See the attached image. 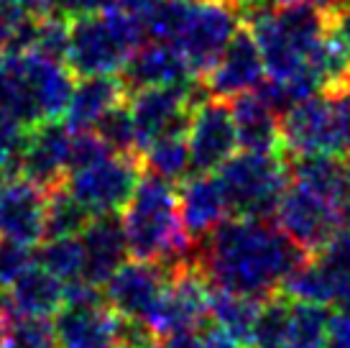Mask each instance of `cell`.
<instances>
[{
  "instance_id": "obj_1",
  "label": "cell",
  "mask_w": 350,
  "mask_h": 348,
  "mask_svg": "<svg viewBox=\"0 0 350 348\" xmlns=\"http://www.w3.org/2000/svg\"><path fill=\"white\" fill-rule=\"evenodd\" d=\"M304 256L276 223L251 218H228L197 243V261L213 287L258 300L282 290Z\"/></svg>"
},
{
  "instance_id": "obj_2",
  "label": "cell",
  "mask_w": 350,
  "mask_h": 348,
  "mask_svg": "<svg viewBox=\"0 0 350 348\" xmlns=\"http://www.w3.org/2000/svg\"><path fill=\"white\" fill-rule=\"evenodd\" d=\"M128 253L138 261L176 264L195 256L197 243L187 233L174 184L144 172L133 197L120 210Z\"/></svg>"
},
{
  "instance_id": "obj_3",
  "label": "cell",
  "mask_w": 350,
  "mask_h": 348,
  "mask_svg": "<svg viewBox=\"0 0 350 348\" xmlns=\"http://www.w3.org/2000/svg\"><path fill=\"white\" fill-rule=\"evenodd\" d=\"M146 23L138 13L126 8H103L72 18L69 51L64 64L75 77L116 75L123 72L136 49L144 47Z\"/></svg>"
},
{
  "instance_id": "obj_4",
  "label": "cell",
  "mask_w": 350,
  "mask_h": 348,
  "mask_svg": "<svg viewBox=\"0 0 350 348\" xmlns=\"http://www.w3.org/2000/svg\"><path fill=\"white\" fill-rule=\"evenodd\" d=\"M217 179L233 218L273 221L286 187L292 184L289 156L243 151L220 166Z\"/></svg>"
},
{
  "instance_id": "obj_5",
  "label": "cell",
  "mask_w": 350,
  "mask_h": 348,
  "mask_svg": "<svg viewBox=\"0 0 350 348\" xmlns=\"http://www.w3.org/2000/svg\"><path fill=\"white\" fill-rule=\"evenodd\" d=\"M282 138L286 156L350 151V90L317 92L282 116Z\"/></svg>"
},
{
  "instance_id": "obj_6",
  "label": "cell",
  "mask_w": 350,
  "mask_h": 348,
  "mask_svg": "<svg viewBox=\"0 0 350 348\" xmlns=\"http://www.w3.org/2000/svg\"><path fill=\"white\" fill-rule=\"evenodd\" d=\"M243 23L238 18V10L223 0H200L189 5L185 29L179 34L174 47L189 62L197 77H204L223 57L228 44L233 41Z\"/></svg>"
},
{
  "instance_id": "obj_7",
  "label": "cell",
  "mask_w": 350,
  "mask_h": 348,
  "mask_svg": "<svg viewBox=\"0 0 350 348\" xmlns=\"http://www.w3.org/2000/svg\"><path fill=\"white\" fill-rule=\"evenodd\" d=\"M141 177H144L141 156L113 154L88 169L67 174L64 184L90 213L100 215L120 213L136 192Z\"/></svg>"
},
{
  "instance_id": "obj_8",
  "label": "cell",
  "mask_w": 350,
  "mask_h": 348,
  "mask_svg": "<svg viewBox=\"0 0 350 348\" xmlns=\"http://www.w3.org/2000/svg\"><path fill=\"white\" fill-rule=\"evenodd\" d=\"M273 223L294 246H299L304 253H314L332 233L345 225V215L325 197L292 182L273 213Z\"/></svg>"
},
{
  "instance_id": "obj_9",
  "label": "cell",
  "mask_w": 350,
  "mask_h": 348,
  "mask_svg": "<svg viewBox=\"0 0 350 348\" xmlns=\"http://www.w3.org/2000/svg\"><path fill=\"white\" fill-rule=\"evenodd\" d=\"M189 154H192V174H213L233 159L238 141L233 108L228 100L207 97L192 110L189 128H187Z\"/></svg>"
},
{
  "instance_id": "obj_10",
  "label": "cell",
  "mask_w": 350,
  "mask_h": 348,
  "mask_svg": "<svg viewBox=\"0 0 350 348\" xmlns=\"http://www.w3.org/2000/svg\"><path fill=\"white\" fill-rule=\"evenodd\" d=\"M69 144H72V128L62 118L41 121L39 126L29 128L23 151L18 156L16 177H26L46 192L64 184Z\"/></svg>"
},
{
  "instance_id": "obj_11",
  "label": "cell",
  "mask_w": 350,
  "mask_h": 348,
  "mask_svg": "<svg viewBox=\"0 0 350 348\" xmlns=\"http://www.w3.org/2000/svg\"><path fill=\"white\" fill-rule=\"evenodd\" d=\"M263 75H266V64H263L258 41L248 26H241L233 41L223 51V57L217 59V64L200 79L204 82L210 97L233 100L243 92L258 90Z\"/></svg>"
},
{
  "instance_id": "obj_12",
  "label": "cell",
  "mask_w": 350,
  "mask_h": 348,
  "mask_svg": "<svg viewBox=\"0 0 350 348\" xmlns=\"http://www.w3.org/2000/svg\"><path fill=\"white\" fill-rule=\"evenodd\" d=\"M169 274L161 264L154 261H126L120 269L110 277L105 287L107 305L116 310L120 318H146L148 310L166 290Z\"/></svg>"
},
{
  "instance_id": "obj_13",
  "label": "cell",
  "mask_w": 350,
  "mask_h": 348,
  "mask_svg": "<svg viewBox=\"0 0 350 348\" xmlns=\"http://www.w3.org/2000/svg\"><path fill=\"white\" fill-rule=\"evenodd\" d=\"M46 190L26 177H8L0 190V236L26 246L44 241Z\"/></svg>"
},
{
  "instance_id": "obj_14",
  "label": "cell",
  "mask_w": 350,
  "mask_h": 348,
  "mask_svg": "<svg viewBox=\"0 0 350 348\" xmlns=\"http://www.w3.org/2000/svg\"><path fill=\"white\" fill-rule=\"evenodd\" d=\"M123 318L107 302L64 305L54 318L59 348H113L120 340Z\"/></svg>"
},
{
  "instance_id": "obj_15",
  "label": "cell",
  "mask_w": 350,
  "mask_h": 348,
  "mask_svg": "<svg viewBox=\"0 0 350 348\" xmlns=\"http://www.w3.org/2000/svg\"><path fill=\"white\" fill-rule=\"evenodd\" d=\"M79 241L85 249V279L98 287H105L110 277L126 264V256H131L120 213L95 215Z\"/></svg>"
},
{
  "instance_id": "obj_16",
  "label": "cell",
  "mask_w": 350,
  "mask_h": 348,
  "mask_svg": "<svg viewBox=\"0 0 350 348\" xmlns=\"http://www.w3.org/2000/svg\"><path fill=\"white\" fill-rule=\"evenodd\" d=\"M197 75L192 72L187 57L166 41H151L133 51L123 67V82L128 95L148 87H166V85H185Z\"/></svg>"
},
{
  "instance_id": "obj_17",
  "label": "cell",
  "mask_w": 350,
  "mask_h": 348,
  "mask_svg": "<svg viewBox=\"0 0 350 348\" xmlns=\"http://www.w3.org/2000/svg\"><path fill=\"white\" fill-rule=\"evenodd\" d=\"M176 195L182 223L195 243L204 241L230 215L223 184L213 174H189L185 182H179Z\"/></svg>"
},
{
  "instance_id": "obj_18",
  "label": "cell",
  "mask_w": 350,
  "mask_h": 348,
  "mask_svg": "<svg viewBox=\"0 0 350 348\" xmlns=\"http://www.w3.org/2000/svg\"><path fill=\"white\" fill-rule=\"evenodd\" d=\"M233 108L238 141L245 151L256 154H276L286 156L282 138V116L263 100L256 90L228 100Z\"/></svg>"
},
{
  "instance_id": "obj_19",
  "label": "cell",
  "mask_w": 350,
  "mask_h": 348,
  "mask_svg": "<svg viewBox=\"0 0 350 348\" xmlns=\"http://www.w3.org/2000/svg\"><path fill=\"white\" fill-rule=\"evenodd\" d=\"M128 100V90L123 77L116 75H92V77H77L72 97H69L64 121L72 131H88L95 128L98 121L110 108Z\"/></svg>"
},
{
  "instance_id": "obj_20",
  "label": "cell",
  "mask_w": 350,
  "mask_h": 348,
  "mask_svg": "<svg viewBox=\"0 0 350 348\" xmlns=\"http://www.w3.org/2000/svg\"><path fill=\"white\" fill-rule=\"evenodd\" d=\"M5 295L10 310L26 318H51L64 308V282H59L44 266H29Z\"/></svg>"
},
{
  "instance_id": "obj_21",
  "label": "cell",
  "mask_w": 350,
  "mask_h": 348,
  "mask_svg": "<svg viewBox=\"0 0 350 348\" xmlns=\"http://www.w3.org/2000/svg\"><path fill=\"white\" fill-rule=\"evenodd\" d=\"M289 169H292V182L325 197L327 203L335 205L345 215V195H348L345 156H289Z\"/></svg>"
},
{
  "instance_id": "obj_22",
  "label": "cell",
  "mask_w": 350,
  "mask_h": 348,
  "mask_svg": "<svg viewBox=\"0 0 350 348\" xmlns=\"http://www.w3.org/2000/svg\"><path fill=\"white\" fill-rule=\"evenodd\" d=\"M263 300L215 287L213 295H210V320L217 328H223L225 333H230L233 338H238L241 343L251 348L253 328H256Z\"/></svg>"
},
{
  "instance_id": "obj_23",
  "label": "cell",
  "mask_w": 350,
  "mask_h": 348,
  "mask_svg": "<svg viewBox=\"0 0 350 348\" xmlns=\"http://www.w3.org/2000/svg\"><path fill=\"white\" fill-rule=\"evenodd\" d=\"M141 162H144V172L161 177V179L172 184L185 182L187 177L192 174V154H189L187 131L164 134L154 138L144 149Z\"/></svg>"
},
{
  "instance_id": "obj_24",
  "label": "cell",
  "mask_w": 350,
  "mask_h": 348,
  "mask_svg": "<svg viewBox=\"0 0 350 348\" xmlns=\"http://www.w3.org/2000/svg\"><path fill=\"white\" fill-rule=\"evenodd\" d=\"M310 256L317 264L325 282L330 284L335 305H342L350 297V225L338 228Z\"/></svg>"
},
{
  "instance_id": "obj_25",
  "label": "cell",
  "mask_w": 350,
  "mask_h": 348,
  "mask_svg": "<svg viewBox=\"0 0 350 348\" xmlns=\"http://www.w3.org/2000/svg\"><path fill=\"white\" fill-rule=\"evenodd\" d=\"M95 215L79 203L67 190V184H59L46 192V225L44 238H79Z\"/></svg>"
},
{
  "instance_id": "obj_26",
  "label": "cell",
  "mask_w": 350,
  "mask_h": 348,
  "mask_svg": "<svg viewBox=\"0 0 350 348\" xmlns=\"http://www.w3.org/2000/svg\"><path fill=\"white\" fill-rule=\"evenodd\" d=\"M36 264L59 282L85 279V249L79 238H44L36 251Z\"/></svg>"
},
{
  "instance_id": "obj_27",
  "label": "cell",
  "mask_w": 350,
  "mask_h": 348,
  "mask_svg": "<svg viewBox=\"0 0 350 348\" xmlns=\"http://www.w3.org/2000/svg\"><path fill=\"white\" fill-rule=\"evenodd\" d=\"M330 312L325 305L294 302L284 348H327Z\"/></svg>"
},
{
  "instance_id": "obj_28",
  "label": "cell",
  "mask_w": 350,
  "mask_h": 348,
  "mask_svg": "<svg viewBox=\"0 0 350 348\" xmlns=\"http://www.w3.org/2000/svg\"><path fill=\"white\" fill-rule=\"evenodd\" d=\"M292 305L282 290L269 295L261 305L256 328H253L251 348H284L286 333H289V318H292Z\"/></svg>"
},
{
  "instance_id": "obj_29",
  "label": "cell",
  "mask_w": 350,
  "mask_h": 348,
  "mask_svg": "<svg viewBox=\"0 0 350 348\" xmlns=\"http://www.w3.org/2000/svg\"><path fill=\"white\" fill-rule=\"evenodd\" d=\"M98 131L100 138L110 146L113 154L120 156H141V146H138V134H136V121L131 113V105L120 103V105L110 108L105 116L98 121V126L92 128Z\"/></svg>"
},
{
  "instance_id": "obj_30",
  "label": "cell",
  "mask_w": 350,
  "mask_h": 348,
  "mask_svg": "<svg viewBox=\"0 0 350 348\" xmlns=\"http://www.w3.org/2000/svg\"><path fill=\"white\" fill-rule=\"evenodd\" d=\"M0 348H59L54 323H49V318L13 315L5 325Z\"/></svg>"
},
{
  "instance_id": "obj_31",
  "label": "cell",
  "mask_w": 350,
  "mask_h": 348,
  "mask_svg": "<svg viewBox=\"0 0 350 348\" xmlns=\"http://www.w3.org/2000/svg\"><path fill=\"white\" fill-rule=\"evenodd\" d=\"M187 13H189V5L182 3V0H159L154 8H148L144 13L146 34L154 41L176 44L179 34L185 29Z\"/></svg>"
},
{
  "instance_id": "obj_32",
  "label": "cell",
  "mask_w": 350,
  "mask_h": 348,
  "mask_svg": "<svg viewBox=\"0 0 350 348\" xmlns=\"http://www.w3.org/2000/svg\"><path fill=\"white\" fill-rule=\"evenodd\" d=\"M69 26H72V18L62 16V13L36 16L33 51H39L49 59H57V62H64L69 51Z\"/></svg>"
},
{
  "instance_id": "obj_33",
  "label": "cell",
  "mask_w": 350,
  "mask_h": 348,
  "mask_svg": "<svg viewBox=\"0 0 350 348\" xmlns=\"http://www.w3.org/2000/svg\"><path fill=\"white\" fill-rule=\"evenodd\" d=\"M107 156H113L110 146L100 138L98 131H72V144H69V159H67V174L88 169V166L98 164Z\"/></svg>"
},
{
  "instance_id": "obj_34",
  "label": "cell",
  "mask_w": 350,
  "mask_h": 348,
  "mask_svg": "<svg viewBox=\"0 0 350 348\" xmlns=\"http://www.w3.org/2000/svg\"><path fill=\"white\" fill-rule=\"evenodd\" d=\"M33 261L36 253L31 251V246L0 236V290H8L23 271L33 266Z\"/></svg>"
},
{
  "instance_id": "obj_35",
  "label": "cell",
  "mask_w": 350,
  "mask_h": 348,
  "mask_svg": "<svg viewBox=\"0 0 350 348\" xmlns=\"http://www.w3.org/2000/svg\"><path fill=\"white\" fill-rule=\"evenodd\" d=\"M29 128H23L18 121L0 113V172L8 177H16L18 172V156L23 151Z\"/></svg>"
},
{
  "instance_id": "obj_36",
  "label": "cell",
  "mask_w": 350,
  "mask_h": 348,
  "mask_svg": "<svg viewBox=\"0 0 350 348\" xmlns=\"http://www.w3.org/2000/svg\"><path fill=\"white\" fill-rule=\"evenodd\" d=\"M29 13L18 0H0V47L10 39V34L18 29Z\"/></svg>"
},
{
  "instance_id": "obj_37",
  "label": "cell",
  "mask_w": 350,
  "mask_h": 348,
  "mask_svg": "<svg viewBox=\"0 0 350 348\" xmlns=\"http://www.w3.org/2000/svg\"><path fill=\"white\" fill-rule=\"evenodd\" d=\"M327 348H350V312L345 310H338L335 315H330Z\"/></svg>"
},
{
  "instance_id": "obj_38",
  "label": "cell",
  "mask_w": 350,
  "mask_h": 348,
  "mask_svg": "<svg viewBox=\"0 0 350 348\" xmlns=\"http://www.w3.org/2000/svg\"><path fill=\"white\" fill-rule=\"evenodd\" d=\"M151 348H207L204 346V336L202 333H176V336H166V338H159Z\"/></svg>"
},
{
  "instance_id": "obj_39",
  "label": "cell",
  "mask_w": 350,
  "mask_h": 348,
  "mask_svg": "<svg viewBox=\"0 0 350 348\" xmlns=\"http://www.w3.org/2000/svg\"><path fill=\"white\" fill-rule=\"evenodd\" d=\"M271 5H314V8L325 10V13H332L340 5H345L348 0H269Z\"/></svg>"
},
{
  "instance_id": "obj_40",
  "label": "cell",
  "mask_w": 350,
  "mask_h": 348,
  "mask_svg": "<svg viewBox=\"0 0 350 348\" xmlns=\"http://www.w3.org/2000/svg\"><path fill=\"white\" fill-rule=\"evenodd\" d=\"M18 3L26 8V13H31V16H44V13H51V10H54V0H18Z\"/></svg>"
},
{
  "instance_id": "obj_41",
  "label": "cell",
  "mask_w": 350,
  "mask_h": 348,
  "mask_svg": "<svg viewBox=\"0 0 350 348\" xmlns=\"http://www.w3.org/2000/svg\"><path fill=\"white\" fill-rule=\"evenodd\" d=\"M3 184H5V174L0 172V190H3Z\"/></svg>"
},
{
  "instance_id": "obj_42",
  "label": "cell",
  "mask_w": 350,
  "mask_h": 348,
  "mask_svg": "<svg viewBox=\"0 0 350 348\" xmlns=\"http://www.w3.org/2000/svg\"><path fill=\"white\" fill-rule=\"evenodd\" d=\"M182 3H187V5H195V3H200V0H182Z\"/></svg>"
},
{
  "instance_id": "obj_43",
  "label": "cell",
  "mask_w": 350,
  "mask_h": 348,
  "mask_svg": "<svg viewBox=\"0 0 350 348\" xmlns=\"http://www.w3.org/2000/svg\"><path fill=\"white\" fill-rule=\"evenodd\" d=\"M113 348H131V346H126V343H116Z\"/></svg>"
},
{
  "instance_id": "obj_44",
  "label": "cell",
  "mask_w": 350,
  "mask_h": 348,
  "mask_svg": "<svg viewBox=\"0 0 350 348\" xmlns=\"http://www.w3.org/2000/svg\"><path fill=\"white\" fill-rule=\"evenodd\" d=\"M223 3H230V5L235 8V3H238V0H223Z\"/></svg>"
},
{
  "instance_id": "obj_45",
  "label": "cell",
  "mask_w": 350,
  "mask_h": 348,
  "mask_svg": "<svg viewBox=\"0 0 350 348\" xmlns=\"http://www.w3.org/2000/svg\"><path fill=\"white\" fill-rule=\"evenodd\" d=\"M348 156H350V151H348Z\"/></svg>"
}]
</instances>
